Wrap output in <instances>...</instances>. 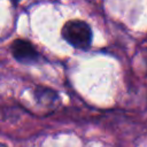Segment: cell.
Wrapping results in <instances>:
<instances>
[{
	"label": "cell",
	"instance_id": "cell-5",
	"mask_svg": "<svg viewBox=\"0 0 147 147\" xmlns=\"http://www.w3.org/2000/svg\"><path fill=\"white\" fill-rule=\"evenodd\" d=\"M14 2H18V1H21V0H13Z\"/></svg>",
	"mask_w": 147,
	"mask_h": 147
},
{
	"label": "cell",
	"instance_id": "cell-1",
	"mask_svg": "<svg viewBox=\"0 0 147 147\" xmlns=\"http://www.w3.org/2000/svg\"><path fill=\"white\" fill-rule=\"evenodd\" d=\"M62 38L72 47L86 51L92 44V30L90 25L80 20H71L64 23L61 30Z\"/></svg>",
	"mask_w": 147,
	"mask_h": 147
},
{
	"label": "cell",
	"instance_id": "cell-4",
	"mask_svg": "<svg viewBox=\"0 0 147 147\" xmlns=\"http://www.w3.org/2000/svg\"><path fill=\"white\" fill-rule=\"evenodd\" d=\"M0 147H7L5 144H2V142H0Z\"/></svg>",
	"mask_w": 147,
	"mask_h": 147
},
{
	"label": "cell",
	"instance_id": "cell-2",
	"mask_svg": "<svg viewBox=\"0 0 147 147\" xmlns=\"http://www.w3.org/2000/svg\"><path fill=\"white\" fill-rule=\"evenodd\" d=\"M10 52L14 59L23 64L36 63L40 57V54L34 48V46L30 41L24 39L14 40L10 46Z\"/></svg>",
	"mask_w": 147,
	"mask_h": 147
},
{
	"label": "cell",
	"instance_id": "cell-3",
	"mask_svg": "<svg viewBox=\"0 0 147 147\" xmlns=\"http://www.w3.org/2000/svg\"><path fill=\"white\" fill-rule=\"evenodd\" d=\"M36 98L39 102L42 100H46V102H53L57 98V94L48 88H38L36 90Z\"/></svg>",
	"mask_w": 147,
	"mask_h": 147
}]
</instances>
